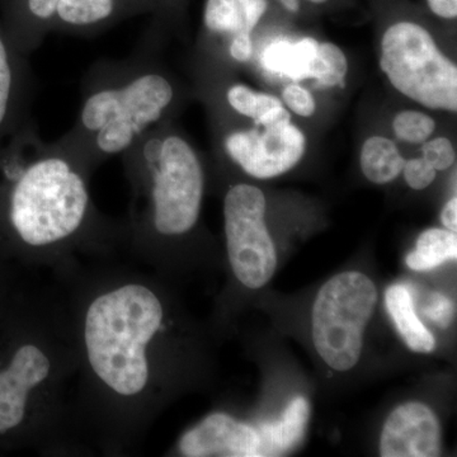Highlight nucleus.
Masks as SVG:
<instances>
[{"label":"nucleus","instance_id":"nucleus-25","mask_svg":"<svg viewBox=\"0 0 457 457\" xmlns=\"http://www.w3.org/2000/svg\"><path fill=\"white\" fill-rule=\"evenodd\" d=\"M423 314L438 327L449 328L455 317V305L444 294L432 293L423 308Z\"/></svg>","mask_w":457,"mask_h":457},{"label":"nucleus","instance_id":"nucleus-27","mask_svg":"<svg viewBox=\"0 0 457 457\" xmlns=\"http://www.w3.org/2000/svg\"><path fill=\"white\" fill-rule=\"evenodd\" d=\"M286 106L303 117H311L315 112V101L308 89L299 84H290L282 93Z\"/></svg>","mask_w":457,"mask_h":457},{"label":"nucleus","instance_id":"nucleus-1","mask_svg":"<svg viewBox=\"0 0 457 457\" xmlns=\"http://www.w3.org/2000/svg\"><path fill=\"white\" fill-rule=\"evenodd\" d=\"M156 45L146 36L130 55L97 60L84 73L77 120L57 140L88 170L170 122L179 87L159 62Z\"/></svg>","mask_w":457,"mask_h":457},{"label":"nucleus","instance_id":"nucleus-26","mask_svg":"<svg viewBox=\"0 0 457 457\" xmlns=\"http://www.w3.org/2000/svg\"><path fill=\"white\" fill-rule=\"evenodd\" d=\"M436 171L437 170L431 164L427 163L423 158L411 159L405 162L403 167V173L409 187L417 191L432 185L433 180L436 179Z\"/></svg>","mask_w":457,"mask_h":457},{"label":"nucleus","instance_id":"nucleus-7","mask_svg":"<svg viewBox=\"0 0 457 457\" xmlns=\"http://www.w3.org/2000/svg\"><path fill=\"white\" fill-rule=\"evenodd\" d=\"M266 197L254 186H233L224 200L228 262L240 284L261 288L278 269V253L267 230Z\"/></svg>","mask_w":457,"mask_h":457},{"label":"nucleus","instance_id":"nucleus-19","mask_svg":"<svg viewBox=\"0 0 457 457\" xmlns=\"http://www.w3.org/2000/svg\"><path fill=\"white\" fill-rule=\"evenodd\" d=\"M457 257V237L447 228H428L417 240L416 249L408 254L409 269L425 272L437 269Z\"/></svg>","mask_w":457,"mask_h":457},{"label":"nucleus","instance_id":"nucleus-30","mask_svg":"<svg viewBox=\"0 0 457 457\" xmlns=\"http://www.w3.org/2000/svg\"><path fill=\"white\" fill-rule=\"evenodd\" d=\"M441 221L444 224V227L447 228V230L453 231L456 233L457 231V198H451L449 203L446 204V206L444 207L441 213Z\"/></svg>","mask_w":457,"mask_h":457},{"label":"nucleus","instance_id":"nucleus-24","mask_svg":"<svg viewBox=\"0 0 457 457\" xmlns=\"http://www.w3.org/2000/svg\"><path fill=\"white\" fill-rule=\"evenodd\" d=\"M227 102L228 106L242 116L253 120L257 112L258 97L260 93L254 92L243 84H234L227 90Z\"/></svg>","mask_w":457,"mask_h":457},{"label":"nucleus","instance_id":"nucleus-16","mask_svg":"<svg viewBox=\"0 0 457 457\" xmlns=\"http://www.w3.org/2000/svg\"><path fill=\"white\" fill-rule=\"evenodd\" d=\"M319 45L312 37L297 42H272L262 54V64L270 73L281 75L294 82L311 79L317 62Z\"/></svg>","mask_w":457,"mask_h":457},{"label":"nucleus","instance_id":"nucleus-12","mask_svg":"<svg viewBox=\"0 0 457 457\" xmlns=\"http://www.w3.org/2000/svg\"><path fill=\"white\" fill-rule=\"evenodd\" d=\"M311 420V405L303 396L291 400L276 422L262 423L257 433L260 438L258 457L282 456L296 449L305 436Z\"/></svg>","mask_w":457,"mask_h":457},{"label":"nucleus","instance_id":"nucleus-29","mask_svg":"<svg viewBox=\"0 0 457 457\" xmlns=\"http://www.w3.org/2000/svg\"><path fill=\"white\" fill-rule=\"evenodd\" d=\"M427 4L436 16L445 20H455L457 17V0H427Z\"/></svg>","mask_w":457,"mask_h":457},{"label":"nucleus","instance_id":"nucleus-21","mask_svg":"<svg viewBox=\"0 0 457 457\" xmlns=\"http://www.w3.org/2000/svg\"><path fill=\"white\" fill-rule=\"evenodd\" d=\"M348 71V62L343 51L330 42L319 45L317 62L312 79L320 87L343 86Z\"/></svg>","mask_w":457,"mask_h":457},{"label":"nucleus","instance_id":"nucleus-9","mask_svg":"<svg viewBox=\"0 0 457 457\" xmlns=\"http://www.w3.org/2000/svg\"><path fill=\"white\" fill-rule=\"evenodd\" d=\"M441 451L440 420L423 403H404L385 420L380 436L381 456L437 457Z\"/></svg>","mask_w":457,"mask_h":457},{"label":"nucleus","instance_id":"nucleus-5","mask_svg":"<svg viewBox=\"0 0 457 457\" xmlns=\"http://www.w3.org/2000/svg\"><path fill=\"white\" fill-rule=\"evenodd\" d=\"M380 66L394 88L431 110L457 111V66L438 49L431 33L414 22L384 33Z\"/></svg>","mask_w":457,"mask_h":457},{"label":"nucleus","instance_id":"nucleus-23","mask_svg":"<svg viewBox=\"0 0 457 457\" xmlns=\"http://www.w3.org/2000/svg\"><path fill=\"white\" fill-rule=\"evenodd\" d=\"M422 158L436 170H446L455 164V149L446 137H437V139L427 141L422 147Z\"/></svg>","mask_w":457,"mask_h":457},{"label":"nucleus","instance_id":"nucleus-10","mask_svg":"<svg viewBox=\"0 0 457 457\" xmlns=\"http://www.w3.org/2000/svg\"><path fill=\"white\" fill-rule=\"evenodd\" d=\"M50 370L49 357L37 345L18 348L7 369L0 371V432L22 423L29 393L49 378Z\"/></svg>","mask_w":457,"mask_h":457},{"label":"nucleus","instance_id":"nucleus-4","mask_svg":"<svg viewBox=\"0 0 457 457\" xmlns=\"http://www.w3.org/2000/svg\"><path fill=\"white\" fill-rule=\"evenodd\" d=\"M123 163L146 200V218L161 237H180L196 227L204 189L203 163L183 135L163 123L125 154Z\"/></svg>","mask_w":457,"mask_h":457},{"label":"nucleus","instance_id":"nucleus-6","mask_svg":"<svg viewBox=\"0 0 457 457\" xmlns=\"http://www.w3.org/2000/svg\"><path fill=\"white\" fill-rule=\"evenodd\" d=\"M376 303L374 282L357 270L339 273L319 290L312 306V341L328 366L348 371L357 365Z\"/></svg>","mask_w":457,"mask_h":457},{"label":"nucleus","instance_id":"nucleus-3","mask_svg":"<svg viewBox=\"0 0 457 457\" xmlns=\"http://www.w3.org/2000/svg\"><path fill=\"white\" fill-rule=\"evenodd\" d=\"M163 315L158 296L137 284L122 286L90 303L84 323L89 365L112 392L131 396L145 389L146 347Z\"/></svg>","mask_w":457,"mask_h":457},{"label":"nucleus","instance_id":"nucleus-18","mask_svg":"<svg viewBox=\"0 0 457 457\" xmlns=\"http://www.w3.org/2000/svg\"><path fill=\"white\" fill-rule=\"evenodd\" d=\"M360 162L366 179L376 185H385L398 179L405 159L392 140L372 137L363 144Z\"/></svg>","mask_w":457,"mask_h":457},{"label":"nucleus","instance_id":"nucleus-17","mask_svg":"<svg viewBox=\"0 0 457 457\" xmlns=\"http://www.w3.org/2000/svg\"><path fill=\"white\" fill-rule=\"evenodd\" d=\"M385 303L405 345L417 353H431L435 350V337L418 318L407 286H390L385 294Z\"/></svg>","mask_w":457,"mask_h":457},{"label":"nucleus","instance_id":"nucleus-2","mask_svg":"<svg viewBox=\"0 0 457 457\" xmlns=\"http://www.w3.org/2000/svg\"><path fill=\"white\" fill-rule=\"evenodd\" d=\"M5 164L8 219L25 245L44 248L65 242L89 220L88 168L59 140L46 141L29 123Z\"/></svg>","mask_w":457,"mask_h":457},{"label":"nucleus","instance_id":"nucleus-28","mask_svg":"<svg viewBox=\"0 0 457 457\" xmlns=\"http://www.w3.org/2000/svg\"><path fill=\"white\" fill-rule=\"evenodd\" d=\"M228 54L234 60L239 62H246L253 54V42H252L251 35L242 33V35L231 37L230 46H228Z\"/></svg>","mask_w":457,"mask_h":457},{"label":"nucleus","instance_id":"nucleus-8","mask_svg":"<svg viewBox=\"0 0 457 457\" xmlns=\"http://www.w3.org/2000/svg\"><path fill=\"white\" fill-rule=\"evenodd\" d=\"M263 131L236 130L225 134L222 147L234 163L258 179L281 176L302 161L306 140L291 121L266 126Z\"/></svg>","mask_w":457,"mask_h":457},{"label":"nucleus","instance_id":"nucleus-11","mask_svg":"<svg viewBox=\"0 0 457 457\" xmlns=\"http://www.w3.org/2000/svg\"><path fill=\"white\" fill-rule=\"evenodd\" d=\"M257 429L225 413H213L189 429L179 441L188 457H258Z\"/></svg>","mask_w":457,"mask_h":457},{"label":"nucleus","instance_id":"nucleus-14","mask_svg":"<svg viewBox=\"0 0 457 457\" xmlns=\"http://www.w3.org/2000/svg\"><path fill=\"white\" fill-rule=\"evenodd\" d=\"M117 0H59L51 31L95 35L113 22Z\"/></svg>","mask_w":457,"mask_h":457},{"label":"nucleus","instance_id":"nucleus-31","mask_svg":"<svg viewBox=\"0 0 457 457\" xmlns=\"http://www.w3.org/2000/svg\"><path fill=\"white\" fill-rule=\"evenodd\" d=\"M281 4L284 5L288 12H293V13H297L300 11V2L299 0H279Z\"/></svg>","mask_w":457,"mask_h":457},{"label":"nucleus","instance_id":"nucleus-22","mask_svg":"<svg viewBox=\"0 0 457 457\" xmlns=\"http://www.w3.org/2000/svg\"><path fill=\"white\" fill-rule=\"evenodd\" d=\"M393 129L399 139L411 144H422L432 137L436 123L428 114L418 111H404L396 114Z\"/></svg>","mask_w":457,"mask_h":457},{"label":"nucleus","instance_id":"nucleus-13","mask_svg":"<svg viewBox=\"0 0 457 457\" xmlns=\"http://www.w3.org/2000/svg\"><path fill=\"white\" fill-rule=\"evenodd\" d=\"M269 8L267 0H207L204 23L212 35H251Z\"/></svg>","mask_w":457,"mask_h":457},{"label":"nucleus","instance_id":"nucleus-20","mask_svg":"<svg viewBox=\"0 0 457 457\" xmlns=\"http://www.w3.org/2000/svg\"><path fill=\"white\" fill-rule=\"evenodd\" d=\"M59 0H26L27 23L20 50L29 54L42 46L51 31Z\"/></svg>","mask_w":457,"mask_h":457},{"label":"nucleus","instance_id":"nucleus-15","mask_svg":"<svg viewBox=\"0 0 457 457\" xmlns=\"http://www.w3.org/2000/svg\"><path fill=\"white\" fill-rule=\"evenodd\" d=\"M31 90V74L0 35V131L16 119Z\"/></svg>","mask_w":457,"mask_h":457}]
</instances>
